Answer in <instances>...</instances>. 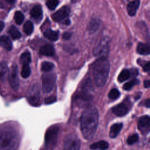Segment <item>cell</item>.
I'll return each instance as SVG.
<instances>
[{"instance_id":"6da1fadb","label":"cell","mask_w":150,"mask_h":150,"mask_svg":"<svg viewBox=\"0 0 150 150\" xmlns=\"http://www.w3.org/2000/svg\"><path fill=\"white\" fill-rule=\"evenodd\" d=\"M99 114L96 107H88L82 113L80 118V128L83 136L90 139L94 136L98 124Z\"/></svg>"},{"instance_id":"7a4b0ae2","label":"cell","mask_w":150,"mask_h":150,"mask_svg":"<svg viewBox=\"0 0 150 150\" xmlns=\"http://www.w3.org/2000/svg\"><path fill=\"white\" fill-rule=\"evenodd\" d=\"M110 64L107 58H98L93 64V74L96 84L103 87L105 84L110 72Z\"/></svg>"},{"instance_id":"3957f363","label":"cell","mask_w":150,"mask_h":150,"mask_svg":"<svg viewBox=\"0 0 150 150\" xmlns=\"http://www.w3.org/2000/svg\"><path fill=\"white\" fill-rule=\"evenodd\" d=\"M19 145L18 134L11 128L0 129V150H17Z\"/></svg>"},{"instance_id":"277c9868","label":"cell","mask_w":150,"mask_h":150,"mask_svg":"<svg viewBox=\"0 0 150 150\" xmlns=\"http://www.w3.org/2000/svg\"><path fill=\"white\" fill-rule=\"evenodd\" d=\"M58 133L59 127L56 125L51 126L47 129L45 136V145L47 149H52L56 146Z\"/></svg>"},{"instance_id":"5b68a950","label":"cell","mask_w":150,"mask_h":150,"mask_svg":"<svg viewBox=\"0 0 150 150\" xmlns=\"http://www.w3.org/2000/svg\"><path fill=\"white\" fill-rule=\"evenodd\" d=\"M92 90V83L90 79H86L81 87V91L79 95L76 96V100L78 103H87L91 99V91Z\"/></svg>"},{"instance_id":"8992f818","label":"cell","mask_w":150,"mask_h":150,"mask_svg":"<svg viewBox=\"0 0 150 150\" xmlns=\"http://www.w3.org/2000/svg\"><path fill=\"white\" fill-rule=\"evenodd\" d=\"M109 41L107 38H103L93 50V54L98 58H107L109 53Z\"/></svg>"},{"instance_id":"52a82bcc","label":"cell","mask_w":150,"mask_h":150,"mask_svg":"<svg viewBox=\"0 0 150 150\" xmlns=\"http://www.w3.org/2000/svg\"><path fill=\"white\" fill-rule=\"evenodd\" d=\"M80 141L78 137L73 134L67 135L64 140V150H80Z\"/></svg>"},{"instance_id":"ba28073f","label":"cell","mask_w":150,"mask_h":150,"mask_svg":"<svg viewBox=\"0 0 150 150\" xmlns=\"http://www.w3.org/2000/svg\"><path fill=\"white\" fill-rule=\"evenodd\" d=\"M42 89L45 93L51 92L54 88L56 83V76L54 74H45L42 77Z\"/></svg>"},{"instance_id":"9c48e42d","label":"cell","mask_w":150,"mask_h":150,"mask_svg":"<svg viewBox=\"0 0 150 150\" xmlns=\"http://www.w3.org/2000/svg\"><path fill=\"white\" fill-rule=\"evenodd\" d=\"M8 76L9 83L11 87L14 90H17L19 86V80L18 77L17 65L13 64L11 67Z\"/></svg>"},{"instance_id":"30bf717a","label":"cell","mask_w":150,"mask_h":150,"mask_svg":"<svg viewBox=\"0 0 150 150\" xmlns=\"http://www.w3.org/2000/svg\"><path fill=\"white\" fill-rule=\"evenodd\" d=\"M138 128L141 134L144 135H147L150 129L149 117L148 115L141 117L138 122Z\"/></svg>"},{"instance_id":"8fae6325","label":"cell","mask_w":150,"mask_h":150,"mask_svg":"<svg viewBox=\"0 0 150 150\" xmlns=\"http://www.w3.org/2000/svg\"><path fill=\"white\" fill-rule=\"evenodd\" d=\"M70 13V9L67 6H64L54 12L52 18L55 22H60L67 18Z\"/></svg>"},{"instance_id":"7c38bea8","label":"cell","mask_w":150,"mask_h":150,"mask_svg":"<svg viewBox=\"0 0 150 150\" xmlns=\"http://www.w3.org/2000/svg\"><path fill=\"white\" fill-rule=\"evenodd\" d=\"M28 100L29 102L33 105H36L39 103V91L38 88L36 86L32 87V88L30 89L28 93Z\"/></svg>"},{"instance_id":"4fadbf2b","label":"cell","mask_w":150,"mask_h":150,"mask_svg":"<svg viewBox=\"0 0 150 150\" xmlns=\"http://www.w3.org/2000/svg\"><path fill=\"white\" fill-rule=\"evenodd\" d=\"M128 111L129 107L124 103H121L112 108V112L119 117H122L126 115L128 113Z\"/></svg>"},{"instance_id":"5bb4252c","label":"cell","mask_w":150,"mask_h":150,"mask_svg":"<svg viewBox=\"0 0 150 150\" xmlns=\"http://www.w3.org/2000/svg\"><path fill=\"white\" fill-rule=\"evenodd\" d=\"M140 4L139 1H133L129 2L127 6V10L128 15L129 16H134L139 8Z\"/></svg>"},{"instance_id":"9a60e30c","label":"cell","mask_w":150,"mask_h":150,"mask_svg":"<svg viewBox=\"0 0 150 150\" xmlns=\"http://www.w3.org/2000/svg\"><path fill=\"white\" fill-rule=\"evenodd\" d=\"M39 53L42 55L52 56L54 54V49L53 45L50 44H46L40 47Z\"/></svg>"},{"instance_id":"2e32d148","label":"cell","mask_w":150,"mask_h":150,"mask_svg":"<svg viewBox=\"0 0 150 150\" xmlns=\"http://www.w3.org/2000/svg\"><path fill=\"white\" fill-rule=\"evenodd\" d=\"M0 45L7 51H10L12 49V43L11 39L5 35L0 38Z\"/></svg>"},{"instance_id":"e0dca14e","label":"cell","mask_w":150,"mask_h":150,"mask_svg":"<svg viewBox=\"0 0 150 150\" xmlns=\"http://www.w3.org/2000/svg\"><path fill=\"white\" fill-rule=\"evenodd\" d=\"M30 14L32 18L36 20H40L42 16V9L40 5L35 6L30 11Z\"/></svg>"},{"instance_id":"ac0fdd59","label":"cell","mask_w":150,"mask_h":150,"mask_svg":"<svg viewBox=\"0 0 150 150\" xmlns=\"http://www.w3.org/2000/svg\"><path fill=\"white\" fill-rule=\"evenodd\" d=\"M122 128V123H115L111 125L110 131V137L111 138H115Z\"/></svg>"},{"instance_id":"d6986e66","label":"cell","mask_w":150,"mask_h":150,"mask_svg":"<svg viewBox=\"0 0 150 150\" xmlns=\"http://www.w3.org/2000/svg\"><path fill=\"white\" fill-rule=\"evenodd\" d=\"M44 36L50 41H56L59 38V33L56 31H54L52 29H47L43 33Z\"/></svg>"},{"instance_id":"ffe728a7","label":"cell","mask_w":150,"mask_h":150,"mask_svg":"<svg viewBox=\"0 0 150 150\" xmlns=\"http://www.w3.org/2000/svg\"><path fill=\"white\" fill-rule=\"evenodd\" d=\"M9 70L8 65L6 62H1L0 63V80L4 81L8 76Z\"/></svg>"},{"instance_id":"44dd1931","label":"cell","mask_w":150,"mask_h":150,"mask_svg":"<svg viewBox=\"0 0 150 150\" xmlns=\"http://www.w3.org/2000/svg\"><path fill=\"white\" fill-rule=\"evenodd\" d=\"M137 52L141 54L146 55L149 54V45L143 43H139L137 47Z\"/></svg>"},{"instance_id":"7402d4cb","label":"cell","mask_w":150,"mask_h":150,"mask_svg":"<svg viewBox=\"0 0 150 150\" xmlns=\"http://www.w3.org/2000/svg\"><path fill=\"white\" fill-rule=\"evenodd\" d=\"M100 21L97 19H93L90 22V23L88 25V32L90 33H94L96 31H97L100 26Z\"/></svg>"},{"instance_id":"603a6c76","label":"cell","mask_w":150,"mask_h":150,"mask_svg":"<svg viewBox=\"0 0 150 150\" xmlns=\"http://www.w3.org/2000/svg\"><path fill=\"white\" fill-rule=\"evenodd\" d=\"M108 146L109 145L107 142L105 141H100L91 145L90 148L94 149H99L101 150H105L108 148Z\"/></svg>"},{"instance_id":"cb8c5ba5","label":"cell","mask_w":150,"mask_h":150,"mask_svg":"<svg viewBox=\"0 0 150 150\" xmlns=\"http://www.w3.org/2000/svg\"><path fill=\"white\" fill-rule=\"evenodd\" d=\"M31 54L29 52H25L21 55L20 62L23 64H29L31 62Z\"/></svg>"},{"instance_id":"d4e9b609","label":"cell","mask_w":150,"mask_h":150,"mask_svg":"<svg viewBox=\"0 0 150 150\" xmlns=\"http://www.w3.org/2000/svg\"><path fill=\"white\" fill-rule=\"evenodd\" d=\"M9 33L13 39H18L21 37V32L14 26H12L10 27L9 29Z\"/></svg>"},{"instance_id":"484cf974","label":"cell","mask_w":150,"mask_h":150,"mask_svg":"<svg viewBox=\"0 0 150 150\" xmlns=\"http://www.w3.org/2000/svg\"><path fill=\"white\" fill-rule=\"evenodd\" d=\"M23 29L26 35H30L33 31V25L32 22L30 21H26L23 25Z\"/></svg>"},{"instance_id":"4316f807","label":"cell","mask_w":150,"mask_h":150,"mask_svg":"<svg viewBox=\"0 0 150 150\" xmlns=\"http://www.w3.org/2000/svg\"><path fill=\"white\" fill-rule=\"evenodd\" d=\"M131 73L128 70H123L119 74L118 77V80L120 82H123L127 80H128L130 77Z\"/></svg>"},{"instance_id":"83f0119b","label":"cell","mask_w":150,"mask_h":150,"mask_svg":"<svg viewBox=\"0 0 150 150\" xmlns=\"http://www.w3.org/2000/svg\"><path fill=\"white\" fill-rule=\"evenodd\" d=\"M139 80L137 79H134L127 83H126L124 86H123V89L124 90H129L130 89H131L134 86H135V85H137L138 84H139Z\"/></svg>"},{"instance_id":"f1b7e54d","label":"cell","mask_w":150,"mask_h":150,"mask_svg":"<svg viewBox=\"0 0 150 150\" xmlns=\"http://www.w3.org/2000/svg\"><path fill=\"white\" fill-rule=\"evenodd\" d=\"M30 72L31 71H30V69L29 64H23L22 71H21V76L24 79L28 78L29 76Z\"/></svg>"},{"instance_id":"f546056e","label":"cell","mask_w":150,"mask_h":150,"mask_svg":"<svg viewBox=\"0 0 150 150\" xmlns=\"http://www.w3.org/2000/svg\"><path fill=\"white\" fill-rule=\"evenodd\" d=\"M14 19L16 24L21 25L24 20V15L21 11H16L15 13Z\"/></svg>"},{"instance_id":"4dcf8cb0","label":"cell","mask_w":150,"mask_h":150,"mask_svg":"<svg viewBox=\"0 0 150 150\" xmlns=\"http://www.w3.org/2000/svg\"><path fill=\"white\" fill-rule=\"evenodd\" d=\"M53 67H54L53 63L51 62H44L42 63V65H41V70L43 71H45V72L50 71Z\"/></svg>"},{"instance_id":"1f68e13d","label":"cell","mask_w":150,"mask_h":150,"mask_svg":"<svg viewBox=\"0 0 150 150\" xmlns=\"http://www.w3.org/2000/svg\"><path fill=\"white\" fill-rule=\"evenodd\" d=\"M120 96V91L117 88H112L108 93V97L111 100H115Z\"/></svg>"},{"instance_id":"d6a6232c","label":"cell","mask_w":150,"mask_h":150,"mask_svg":"<svg viewBox=\"0 0 150 150\" xmlns=\"http://www.w3.org/2000/svg\"><path fill=\"white\" fill-rule=\"evenodd\" d=\"M59 3V2L57 0H51V1H47L46 4L47 7L50 10H53L57 7Z\"/></svg>"},{"instance_id":"836d02e7","label":"cell","mask_w":150,"mask_h":150,"mask_svg":"<svg viewBox=\"0 0 150 150\" xmlns=\"http://www.w3.org/2000/svg\"><path fill=\"white\" fill-rule=\"evenodd\" d=\"M138 138L139 137L138 134H133L128 138L127 140V142L128 145H132L138 141Z\"/></svg>"},{"instance_id":"e575fe53","label":"cell","mask_w":150,"mask_h":150,"mask_svg":"<svg viewBox=\"0 0 150 150\" xmlns=\"http://www.w3.org/2000/svg\"><path fill=\"white\" fill-rule=\"evenodd\" d=\"M56 101V97L54 96H49L45 99V103L46 104H52Z\"/></svg>"},{"instance_id":"d590c367","label":"cell","mask_w":150,"mask_h":150,"mask_svg":"<svg viewBox=\"0 0 150 150\" xmlns=\"http://www.w3.org/2000/svg\"><path fill=\"white\" fill-rule=\"evenodd\" d=\"M63 38L65 40H69V39H70L71 36V33H70V32H64L63 34Z\"/></svg>"},{"instance_id":"8d00e7d4","label":"cell","mask_w":150,"mask_h":150,"mask_svg":"<svg viewBox=\"0 0 150 150\" xmlns=\"http://www.w3.org/2000/svg\"><path fill=\"white\" fill-rule=\"evenodd\" d=\"M143 70L145 71H148L149 70V62H147L145 63V64L143 66Z\"/></svg>"},{"instance_id":"74e56055","label":"cell","mask_w":150,"mask_h":150,"mask_svg":"<svg viewBox=\"0 0 150 150\" xmlns=\"http://www.w3.org/2000/svg\"><path fill=\"white\" fill-rule=\"evenodd\" d=\"M144 87L145 88H148L149 87V85H150V81L149 80H145L144 82Z\"/></svg>"},{"instance_id":"f35d334b","label":"cell","mask_w":150,"mask_h":150,"mask_svg":"<svg viewBox=\"0 0 150 150\" xmlns=\"http://www.w3.org/2000/svg\"><path fill=\"white\" fill-rule=\"evenodd\" d=\"M4 26H5L4 23L2 21H0V32L3 30V29L4 28Z\"/></svg>"},{"instance_id":"ab89813d","label":"cell","mask_w":150,"mask_h":150,"mask_svg":"<svg viewBox=\"0 0 150 150\" xmlns=\"http://www.w3.org/2000/svg\"><path fill=\"white\" fill-rule=\"evenodd\" d=\"M145 105L147 107H149V99H147L145 101Z\"/></svg>"},{"instance_id":"60d3db41","label":"cell","mask_w":150,"mask_h":150,"mask_svg":"<svg viewBox=\"0 0 150 150\" xmlns=\"http://www.w3.org/2000/svg\"><path fill=\"white\" fill-rule=\"evenodd\" d=\"M43 150H45V149H43Z\"/></svg>"}]
</instances>
